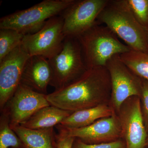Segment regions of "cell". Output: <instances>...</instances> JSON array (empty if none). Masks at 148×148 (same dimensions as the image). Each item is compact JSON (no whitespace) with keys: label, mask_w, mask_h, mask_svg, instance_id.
Wrapping results in <instances>:
<instances>
[{"label":"cell","mask_w":148,"mask_h":148,"mask_svg":"<svg viewBox=\"0 0 148 148\" xmlns=\"http://www.w3.org/2000/svg\"><path fill=\"white\" fill-rule=\"evenodd\" d=\"M24 35L11 29H0V61L22 42Z\"/></svg>","instance_id":"cell-18"},{"label":"cell","mask_w":148,"mask_h":148,"mask_svg":"<svg viewBox=\"0 0 148 148\" xmlns=\"http://www.w3.org/2000/svg\"><path fill=\"white\" fill-rule=\"evenodd\" d=\"M146 147H148V134L147 138V142H146Z\"/></svg>","instance_id":"cell-24"},{"label":"cell","mask_w":148,"mask_h":148,"mask_svg":"<svg viewBox=\"0 0 148 148\" xmlns=\"http://www.w3.org/2000/svg\"><path fill=\"white\" fill-rule=\"evenodd\" d=\"M24 147L22 142L10 125L8 118L1 113L0 148H20Z\"/></svg>","instance_id":"cell-19"},{"label":"cell","mask_w":148,"mask_h":148,"mask_svg":"<svg viewBox=\"0 0 148 148\" xmlns=\"http://www.w3.org/2000/svg\"><path fill=\"white\" fill-rule=\"evenodd\" d=\"M76 38L87 69L106 67L114 56L132 50L110 29L98 22Z\"/></svg>","instance_id":"cell-3"},{"label":"cell","mask_w":148,"mask_h":148,"mask_svg":"<svg viewBox=\"0 0 148 148\" xmlns=\"http://www.w3.org/2000/svg\"><path fill=\"white\" fill-rule=\"evenodd\" d=\"M73 148H126V144L123 139L108 143L88 144L79 139L75 138Z\"/></svg>","instance_id":"cell-21"},{"label":"cell","mask_w":148,"mask_h":148,"mask_svg":"<svg viewBox=\"0 0 148 148\" xmlns=\"http://www.w3.org/2000/svg\"><path fill=\"white\" fill-rule=\"evenodd\" d=\"M141 108L144 123L148 132V81L143 79L141 96Z\"/></svg>","instance_id":"cell-22"},{"label":"cell","mask_w":148,"mask_h":148,"mask_svg":"<svg viewBox=\"0 0 148 148\" xmlns=\"http://www.w3.org/2000/svg\"><path fill=\"white\" fill-rule=\"evenodd\" d=\"M96 21L110 29L132 50L148 53L147 29L136 20L126 0H109Z\"/></svg>","instance_id":"cell-2"},{"label":"cell","mask_w":148,"mask_h":148,"mask_svg":"<svg viewBox=\"0 0 148 148\" xmlns=\"http://www.w3.org/2000/svg\"><path fill=\"white\" fill-rule=\"evenodd\" d=\"M120 57L131 71L148 81V53L131 50L120 54Z\"/></svg>","instance_id":"cell-17"},{"label":"cell","mask_w":148,"mask_h":148,"mask_svg":"<svg viewBox=\"0 0 148 148\" xmlns=\"http://www.w3.org/2000/svg\"><path fill=\"white\" fill-rule=\"evenodd\" d=\"M147 33L148 39V27L147 28Z\"/></svg>","instance_id":"cell-25"},{"label":"cell","mask_w":148,"mask_h":148,"mask_svg":"<svg viewBox=\"0 0 148 148\" xmlns=\"http://www.w3.org/2000/svg\"><path fill=\"white\" fill-rule=\"evenodd\" d=\"M109 0H76L61 14L66 38H76L97 23Z\"/></svg>","instance_id":"cell-8"},{"label":"cell","mask_w":148,"mask_h":148,"mask_svg":"<svg viewBox=\"0 0 148 148\" xmlns=\"http://www.w3.org/2000/svg\"><path fill=\"white\" fill-rule=\"evenodd\" d=\"M51 78L48 61L39 56H31L24 67L20 84L32 90L47 95Z\"/></svg>","instance_id":"cell-13"},{"label":"cell","mask_w":148,"mask_h":148,"mask_svg":"<svg viewBox=\"0 0 148 148\" xmlns=\"http://www.w3.org/2000/svg\"><path fill=\"white\" fill-rule=\"evenodd\" d=\"M61 15L49 19L42 29L32 34L25 35L21 45L30 56H39L51 59L61 51L66 37Z\"/></svg>","instance_id":"cell-6"},{"label":"cell","mask_w":148,"mask_h":148,"mask_svg":"<svg viewBox=\"0 0 148 148\" xmlns=\"http://www.w3.org/2000/svg\"><path fill=\"white\" fill-rule=\"evenodd\" d=\"M106 67L111 79L110 104L117 113L122 104L127 98L132 96L140 97L143 79L130 71L121 61L120 54L112 57Z\"/></svg>","instance_id":"cell-7"},{"label":"cell","mask_w":148,"mask_h":148,"mask_svg":"<svg viewBox=\"0 0 148 148\" xmlns=\"http://www.w3.org/2000/svg\"><path fill=\"white\" fill-rule=\"evenodd\" d=\"M25 148L24 147H22V148Z\"/></svg>","instance_id":"cell-26"},{"label":"cell","mask_w":148,"mask_h":148,"mask_svg":"<svg viewBox=\"0 0 148 148\" xmlns=\"http://www.w3.org/2000/svg\"><path fill=\"white\" fill-rule=\"evenodd\" d=\"M30 56L21 44L0 61V110L4 108L20 83Z\"/></svg>","instance_id":"cell-12"},{"label":"cell","mask_w":148,"mask_h":148,"mask_svg":"<svg viewBox=\"0 0 148 148\" xmlns=\"http://www.w3.org/2000/svg\"><path fill=\"white\" fill-rule=\"evenodd\" d=\"M25 148H57L56 134L53 127L32 129L18 125H10Z\"/></svg>","instance_id":"cell-14"},{"label":"cell","mask_w":148,"mask_h":148,"mask_svg":"<svg viewBox=\"0 0 148 148\" xmlns=\"http://www.w3.org/2000/svg\"><path fill=\"white\" fill-rule=\"evenodd\" d=\"M110 77L106 67L88 69L66 86L46 95L50 105L75 112L110 104Z\"/></svg>","instance_id":"cell-1"},{"label":"cell","mask_w":148,"mask_h":148,"mask_svg":"<svg viewBox=\"0 0 148 148\" xmlns=\"http://www.w3.org/2000/svg\"><path fill=\"white\" fill-rule=\"evenodd\" d=\"M115 113L110 104H103L74 112L58 125L69 128L86 127L98 120L110 116Z\"/></svg>","instance_id":"cell-15"},{"label":"cell","mask_w":148,"mask_h":148,"mask_svg":"<svg viewBox=\"0 0 148 148\" xmlns=\"http://www.w3.org/2000/svg\"><path fill=\"white\" fill-rule=\"evenodd\" d=\"M48 61L51 72L49 85L55 90L71 83L87 70L76 38H66L61 51Z\"/></svg>","instance_id":"cell-5"},{"label":"cell","mask_w":148,"mask_h":148,"mask_svg":"<svg viewBox=\"0 0 148 148\" xmlns=\"http://www.w3.org/2000/svg\"><path fill=\"white\" fill-rule=\"evenodd\" d=\"M76 0H44L32 7L18 11L0 19V29H13L25 35L41 30L47 21L63 12Z\"/></svg>","instance_id":"cell-4"},{"label":"cell","mask_w":148,"mask_h":148,"mask_svg":"<svg viewBox=\"0 0 148 148\" xmlns=\"http://www.w3.org/2000/svg\"><path fill=\"white\" fill-rule=\"evenodd\" d=\"M56 127L58 133L77 138L88 144L108 143L122 139L121 127L116 113L86 127L69 128L59 125Z\"/></svg>","instance_id":"cell-11"},{"label":"cell","mask_w":148,"mask_h":148,"mask_svg":"<svg viewBox=\"0 0 148 148\" xmlns=\"http://www.w3.org/2000/svg\"><path fill=\"white\" fill-rule=\"evenodd\" d=\"M49 106L46 95L20 83L1 113L8 117L10 125H18L27 121L40 109Z\"/></svg>","instance_id":"cell-10"},{"label":"cell","mask_w":148,"mask_h":148,"mask_svg":"<svg viewBox=\"0 0 148 148\" xmlns=\"http://www.w3.org/2000/svg\"><path fill=\"white\" fill-rule=\"evenodd\" d=\"M136 20L143 27H148V0H126Z\"/></svg>","instance_id":"cell-20"},{"label":"cell","mask_w":148,"mask_h":148,"mask_svg":"<svg viewBox=\"0 0 148 148\" xmlns=\"http://www.w3.org/2000/svg\"><path fill=\"white\" fill-rule=\"evenodd\" d=\"M73 112L50 105L40 109L21 125L32 129L53 127Z\"/></svg>","instance_id":"cell-16"},{"label":"cell","mask_w":148,"mask_h":148,"mask_svg":"<svg viewBox=\"0 0 148 148\" xmlns=\"http://www.w3.org/2000/svg\"><path fill=\"white\" fill-rule=\"evenodd\" d=\"M126 148H145L148 132L143 119L141 100L132 96L123 103L117 113Z\"/></svg>","instance_id":"cell-9"},{"label":"cell","mask_w":148,"mask_h":148,"mask_svg":"<svg viewBox=\"0 0 148 148\" xmlns=\"http://www.w3.org/2000/svg\"><path fill=\"white\" fill-rule=\"evenodd\" d=\"M75 138L70 136L56 134L57 148H73V145Z\"/></svg>","instance_id":"cell-23"}]
</instances>
